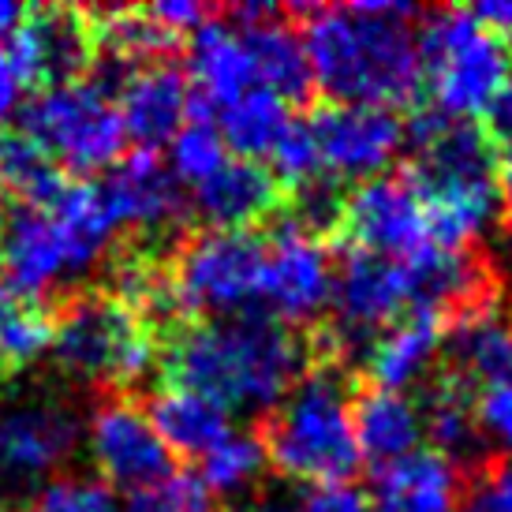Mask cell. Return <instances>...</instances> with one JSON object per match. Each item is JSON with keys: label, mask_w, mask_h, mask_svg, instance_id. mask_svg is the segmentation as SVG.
Returning a JSON list of instances; mask_svg holds the SVG:
<instances>
[{"label": "cell", "mask_w": 512, "mask_h": 512, "mask_svg": "<svg viewBox=\"0 0 512 512\" xmlns=\"http://www.w3.org/2000/svg\"><path fill=\"white\" fill-rule=\"evenodd\" d=\"M314 348L299 329L251 311L240 318L172 329L161 348V374L172 389L214 400L225 412L270 415L311 370Z\"/></svg>", "instance_id": "obj_1"}, {"label": "cell", "mask_w": 512, "mask_h": 512, "mask_svg": "<svg viewBox=\"0 0 512 512\" xmlns=\"http://www.w3.org/2000/svg\"><path fill=\"white\" fill-rule=\"evenodd\" d=\"M303 19V45L314 86L329 105L393 109L412 105L423 79L419 34L423 19L412 4H344V8H288Z\"/></svg>", "instance_id": "obj_2"}, {"label": "cell", "mask_w": 512, "mask_h": 512, "mask_svg": "<svg viewBox=\"0 0 512 512\" xmlns=\"http://www.w3.org/2000/svg\"><path fill=\"white\" fill-rule=\"evenodd\" d=\"M412 146L408 184L427 206L430 240L445 251H468L498 214V150L475 120H453L441 109H415L404 124Z\"/></svg>", "instance_id": "obj_3"}, {"label": "cell", "mask_w": 512, "mask_h": 512, "mask_svg": "<svg viewBox=\"0 0 512 512\" xmlns=\"http://www.w3.org/2000/svg\"><path fill=\"white\" fill-rule=\"evenodd\" d=\"M352 397L341 367L314 363L307 378L270 415H262L258 438L273 468L307 486H344L363 468L352 430Z\"/></svg>", "instance_id": "obj_4"}, {"label": "cell", "mask_w": 512, "mask_h": 512, "mask_svg": "<svg viewBox=\"0 0 512 512\" xmlns=\"http://www.w3.org/2000/svg\"><path fill=\"white\" fill-rule=\"evenodd\" d=\"M57 367L83 385L128 393L124 385L150 374L161 352L150 326L113 292H75L53 311Z\"/></svg>", "instance_id": "obj_5"}, {"label": "cell", "mask_w": 512, "mask_h": 512, "mask_svg": "<svg viewBox=\"0 0 512 512\" xmlns=\"http://www.w3.org/2000/svg\"><path fill=\"white\" fill-rule=\"evenodd\" d=\"M419 53L434 109L453 120L483 116L501 86L512 79L509 45L490 34L471 8H441L423 15Z\"/></svg>", "instance_id": "obj_6"}, {"label": "cell", "mask_w": 512, "mask_h": 512, "mask_svg": "<svg viewBox=\"0 0 512 512\" xmlns=\"http://www.w3.org/2000/svg\"><path fill=\"white\" fill-rule=\"evenodd\" d=\"M266 243L255 232H199L184 236L169 258L180 314H206L210 322L240 318L262 303Z\"/></svg>", "instance_id": "obj_7"}, {"label": "cell", "mask_w": 512, "mask_h": 512, "mask_svg": "<svg viewBox=\"0 0 512 512\" xmlns=\"http://www.w3.org/2000/svg\"><path fill=\"white\" fill-rule=\"evenodd\" d=\"M15 116H19V131L75 176L113 169L128 143L116 101L90 79L38 90L30 101H23V109Z\"/></svg>", "instance_id": "obj_8"}, {"label": "cell", "mask_w": 512, "mask_h": 512, "mask_svg": "<svg viewBox=\"0 0 512 512\" xmlns=\"http://www.w3.org/2000/svg\"><path fill=\"white\" fill-rule=\"evenodd\" d=\"M83 441L79 408L38 389L0 400V490H27L57 479Z\"/></svg>", "instance_id": "obj_9"}, {"label": "cell", "mask_w": 512, "mask_h": 512, "mask_svg": "<svg viewBox=\"0 0 512 512\" xmlns=\"http://www.w3.org/2000/svg\"><path fill=\"white\" fill-rule=\"evenodd\" d=\"M90 456L109 486L120 490H150L176 475V456L161 441L150 415L131 393H105L90 415Z\"/></svg>", "instance_id": "obj_10"}, {"label": "cell", "mask_w": 512, "mask_h": 512, "mask_svg": "<svg viewBox=\"0 0 512 512\" xmlns=\"http://www.w3.org/2000/svg\"><path fill=\"white\" fill-rule=\"evenodd\" d=\"M341 236L348 247H363L393 262H408L430 247L427 206L408 184V176H374L363 180L356 191H348L344 202Z\"/></svg>", "instance_id": "obj_11"}, {"label": "cell", "mask_w": 512, "mask_h": 512, "mask_svg": "<svg viewBox=\"0 0 512 512\" xmlns=\"http://www.w3.org/2000/svg\"><path fill=\"white\" fill-rule=\"evenodd\" d=\"M98 187L116 228H131L139 236H169L172 243L184 240L191 202L184 184L154 150H135L116 161Z\"/></svg>", "instance_id": "obj_12"}, {"label": "cell", "mask_w": 512, "mask_h": 512, "mask_svg": "<svg viewBox=\"0 0 512 512\" xmlns=\"http://www.w3.org/2000/svg\"><path fill=\"white\" fill-rule=\"evenodd\" d=\"M27 86H72L83 83L98 60V34L90 12L79 8H38L27 12L23 27L8 38Z\"/></svg>", "instance_id": "obj_13"}, {"label": "cell", "mask_w": 512, "mask_h": 512, "mask_svg": "<svg viewBox=\"0 0 512 512\" xmlns=\"http://www.w3.org/2000/svg\"><path fill=\"white\" fill-rule=\"evenodd\" d=\"M333 299V262L326 243L285 221L266 243L262 303L288 326L314 322Z\"/></svg>", "instance_id": "obj_14"}, {"label": "cell", "mask_w": 512, "mask_h": 512, "mask_svg": "<svg viewBox=\"0 0 512 512\" xmlns=\"http://www.w3.org/2000/svg\"><path fill=\"white\" fill-rule=\"evenodd\" d=\"M322 154V169L337 180H374L400 154L404 124L393 109L370 105H318L307 120Z\"/></svg>", "instance_id": "obj_15"}, {"label": "cell", "mask_w": 512, "mask_h": 512, "mask_svg": "<svg viewBox=\"0 0 512 512\" xmlns=\"http://www.w3.org/2000/svg\"><path fill=\"white\" fill-rule=\"evenodd\" d=\"M0 266L8 273V285L30 303L64 285L68 277H79L72 243L57 217L42 206H15L12 214L4 217Z\"/></svg>", "instance_id": "obj_16"}, {"label": "cell", "mask_w": 512, "mask_h": 512, "mask_svg": "<svg viewBox=\"0 0 512 512\" xmlns=\"http://www.w3.org/2000/svg\"><path fill=\"white\" fill-rule=\"evenodd\" d=\"M187 79L195 86L191 90V120H210L214 109L225 113L243 94H251L258 86V72L240 30L221 19H206L191 34Z\"/></svg>", "instance_id": "obj_17"}, {"label": "cell", "mask_w": 512, "mask_h": 512, "mask_svg": "<svg viewBox=\"0 0 512 512\" xmlns=\"http://www.w3.org/2000/svg\"><path fill=\"white\" fill-rule=\"evenodd\" d=\"M116 109L131 143L157 154V146L172 143L180 135L184 116L191 113V79L176 60L146 64L120 90Z\"/></svg>", "instance_id": "obj_18"}, {"label": "cell", "mask_w": 512, "mask_h": 512, "mask_svg": "<svg viewBox=\"0 0 512 512\" xmlns=\"http://www.w3.org/2000/svg\"><path fill=\"white\" fill-rule=\"evenodd\" d=\"M191 206V214H199L214 232H247L285 206V187L277 184V176L266 165L236 157L206 184L195 187Z\"/></svg>", "instance_id": "obj_19"}, {"label": "cell", "mask_w": 512, "mask_h": 512, "mask_svg": "<svg viewBox=\"0 0 512 512\" xmlns=\"http://www.w3.org/2000/svg\"><path fill=\"white\" fill-rule=\"evenodd\" d=\"M441 348L449 356V374L460 382H479L486 389L512 385V318H505L498 307L445 322Z\"/></svg>", "instance_id": "obj_20"}, {"label": "cell", "mask_w": 512, "mask_h": 512, "mask_svg": "<svg viewBox=\"0 0 512 512\" xmlns=\"http://www.w3.org/2000/svg\"><path fill=\"white\" fill-rule=\"evenodd\" d=\"M423 438H430L434 453L445 456L456 468L479 471L490 464L486 456V434L475 415V400H471L468 382H460L456 374H438L430 382L427 397H423Z\"/></svg>", "instance_id": "obj_21"}, {"label": "cell", "mask_w": 512, "mask_h": 512, "mask_svg": "<svg viewBox=\"0 0 512 512\" xmlns=\"http://www.w3.org/2000/svg\"><path fill=\"white\" fill-rule=\"evenodd\" d=\"M460 494V468L434 449H419L378 471L370 512H456Z\"/></svg>", "instance_id": "obj_22"}, {"label": "cell", "mask_w": 512, "mask_h": 512, "mask_svg": "<svg viewBox=\"0 0 512 512\" xmlns=\"http://www.w3.org/2000/svg\"><path fill=\"white\" fill-rule=\"evenodd\" d=\"M352 430H356L359 456L382 471L404 456L419 453L423 441V415L404 393L385 389H356L352 397Z\"/></svg>", "instance_id": "obj_23"}, {"label": "cell", "mask_w": 512, "mask_h": 512, "mask_svg": "<svg viewBox=\"0 0 512 512\" xmlns=\"http://www.w3.org/2000/svg\"><path fill=\"white\" fill-rule=\"evenodd\" d=\"M288 19V8L281 15L251 23V27H236L247 42V53L255 60L258 86L273 90L281 101L292 105H307L314 98V72L307 45H303V30H296Z\"/></svg>", "instance_id": "obj_24"}, {"label": "cell", "mask_w": 512, "mask_h": 512, "mask_svg": "<svg viewBox=\"0 0 512 512\" xmlns=\"http://www.w3.org/2000/svg\"><path fill=\"white\" fill-rule=\"evenodd\" d=\"M445 341V318L430 311L404 314L397 326H389L370 348L367 370L374 378V389L385 393H404L415 382L427 378L430 363L441 352Z\"/></svg>", "instance_id": "obj_25"}, {"label": "cell", "mask_w": 512, "mask_h": 512, "mask_svg": "<svg viewBox=\"0 0 512 512\" xmlns=\"http://www.w3.org/2000/svg\"><path fill=\"white\" fill-rule=\"evenodd\" d=\"M146 415L157 427L161 441L172 449V456H199L202 460L232 434L225 408H217L214 400L199 397V393L172 389V385L146 404Z\"/></svg>", "instance_id": "obj_26"}, {"label": "cell", "mask_w": 512, "mask_h": 512, "mask_svg": "<svg viewBox=\"0 0 512 512\" xmlns=\"http://www.w3.org/2000/svg\"><path fill=\"white\" fill-rule=\"evenodd\" d=\"M45 210L57 217L68 243H72L75 270H94L105 258V251L113 247L116 236V221L109 214V206H105L101 187L90 184V180H72V184H64V191Z\"/></svg>", "instance_id": "obj_27"}, {"label": "cell", "mask_w": 512, "mask_h": 512, "mask_svg": "<svg viewBox=\"0 0 512 512\" xmlns=\"http://www.w3.org/2000/svg\"><path fill=\"white\" fill-rule=\"evenodd\" d=\"M64 172L42 146L19 128H0V191L15 195L19 206H53L64 191Z\"/></svg>", "instance_id": "obj_28"}, {"label": "cell", "mask_w": 512, "mask_h": 512, "mask_svg": "<svg viewBox=\"0 0 512 512\" xmlns=\"http://www.w3.org/2000/svg\"><path fill=\"white\" fill-rule=\"evenodd\" d=\"M288 124H292L288 101H281L266 86H255L251 94H243L236 105H228L221 113L217 131L228 150H236L243 161H255V157L273 154V146L285 135Z\"/></svg>", "instance_id": "obj_29"}, {"label": "cell", "mask_w": 512, "mask_h": 512, "mask_svg": "<svg viewBox=\"0 0 512 512\" xmlns=\"http://www.w3.org/2000/svg\"><path fill=\"white\" fill-rule=\"evenodd\" d=\"M266 445L255 434H240L232 430L221 445H214L210 453L202 456L199 479L214 498H236L251 483H258V475L266 471Z\"/></svg>", "instance_id": "obj_30"}, {"label": "cell", "mask_w": 512, "mask_h": 512, "mask_svg": "<svg viewBox=\"0 0 512 512\" xmlns=\"http://www.w3.org/2000/svg\"><path fill=\"white\" fill-rule=\"evenodd\" d=\"M53 344V311L12 299L0 311V374H19Z\"/></svg>", "instance_id": "obj_31"}, {"label": "cell", "mask_w": 512, "mask_h": 512, "mask_svg": "<svg viewBox=\"0 0 512 512\" xmlns=\"http://www.w3.org/2000/svg\"><path fill=\"white\" fill-rule=\"evenodd\" d=\"M225 165H228V146L214 120H191L169 143V169L187 187L206 184Z\"/></svg>", "instance_id": "obj_32"}, {"label": "cell", "mask_w": 512, "mask_h": 512, "mask_svg": "<svg viewBox=\"0 0 512 512\" xmlns=\"http://www.w3.org/2000/svg\"><path fill=\"white\" fill-rule=\"evenodd\" d=\"M27 512H120V505H116L113 486L101 479L57 475L30 498Z\"/></svg>", "instance_id": "obj_33"}, {"label": "cell", "mask_w": 512, "mask_h": 512, "mask_svg": "<svg viewBox=\"0 0 512 512\" xmlns=\"http://www.w3.org/2000/svg\"><path fill=\"white\" fill-rule=\"evenodd\" d=\"M273 176H277V184L288 191H296V187L311 184L322 176V154H318V143H314V131L311 124H303V120H292L285 128V135L277 139L273 146Z\"/></svg>", "instance_id": "obj_34"}, {"label": "cell", "mask_w": 512, "mask_h": 512, "mask_svg": "<svg viewBox=\"0 0 512 512\" xmlns=\"http://www.w3.org/2000/svg\"><path fill=\"white\" fill-rule=\"evenodd\" d=\"M120 512H217V505H214V494L202 486L199 475L176 471L165 483L131 494L128 509Z\"/></svg>", "instance_id": "obj_35"}, {"label": "cell", "mask_w": 512, "mask_h": 512, "mask_svg": "<svg viewBox=\"0 0 512 512\" xmlns=\"http://www.w3.org/2000/svg\"><path fill=\"white\" fill-rule=\"evenodd\" d=\"M456 512H512V460H490L464 486Z\"/></svg>", "instance_id": "obj_36"}, {"label": "cell", "mask_w": 512, "mask_h": 512, "mask_svg": "<svg viewBox=\"0 0 512 512\" xmlns=\"http://www.w3.org/2000/svg\"><path fill=\"white\" fill-rule=\"evenodd\" d=\"M475 415L486 441H498L505 453H512V385L483 389V397L475 400Z\"/></svg>", "instance_id": "obj_37"}, {"label": "cell", "mask_w": 512, "mask_h": 512, "mask_svg": "<svg viewBox=\"0 0 512 512\" xmlns=\"http://www.w3.org/2000/svg\"><path fill=\"white\" fill-rule=\"evenodd\" d=\"M299 512H370L363 490L352 483L344 486H311L303 498L296 501Z\"/></svg>", "instance_id": "obj_38"}, {"label": "cell", "mask_w": 512, "mask_h": 512, "mask_svg": "<svg viewBox=\"0 0 512 512\" xmlns=\"http://www.w3.org/2000/svg\"><path fill=\"white\" fill-rule=\"evenodd\" d=\"M486 139L494 143V150H505L512 157V79L498 90V98L486 109Z\"/></svg>", "instance_id": "obj_39"}, {"label": "cell", "mask_w": 512, "mask_h": 512, "mask_svg": "<svg viewBox=\"0 0 512 512\" xmlns=\"http://www.w3.org/2000/svg\"><path fill=\"white\" fill-rule=\"evenodd\" d=\"M23 90H27V79L19 72L12 49L0 45V120H8L23 109Z\"/></svg>", "instance_id": "obj_40"}, {"label": "cell", "mask_w": 512, "mask_h": 512, "mask_svg": "<svg viewBox=\"0 0 512 512\" xmlns=\"http://www.w3.org/2000/svg\"><path fill=\"white\" fill-rule=\"evenodd\" d=\"M471 15L483 23L490 34H498L501 42H512V0H498V4H479L471 8Z\"/></svg>", "instance_id": "obj_41"}, {"label": "cell", "mask_w": 512, "mask_h": 512, "mask_svg": "<svg viewBox=\"0 0 512 512\" xmlns=\"http://www.w3.org/2000/svg\"><path fill=\"white\" fill-rule=\"evenodd\" d=\"M23 19H27V8H23V4L0 0V38H12L15 30L23 27Z\"/></svg>", "instance_id": "obj_42"}, {"label": "cell", "mask_w": 512, "mask_h": 512, "mask_svg": "<svg viewBox=\"0 0 512 512\" xmlns=\"http://www.w3.org/2000/svg\"><path fill=\"white\" fill-rule=\"evenodd\" d=\"M498 195H501V214H505V236L512 240V157L505 161V169L498 172Z\"/></svg>", "instance_id": "obj_43"}, {"label": "cell", "mask_w": 512, "mask_h": 512, "mask_svg": "<svg viewBox=\"0 0 512 512\" xmlns=\"http://www.w3.org/2000/svg\"><path fill=\"white\" fill-rule=\"evenodd\" d=\"M247 512H299V509H296V501L292 498H281V494H262V498H258Z\"/></svg>", "instance_id": "obj_44"}, {"label": "cell", "mask_w": 512, "mask_h": 512, "mask_svg": "<svg viewBox=\"0 0 512 512\" xmlns=\"http://www.w3.org/2000/svg\"><path fill=\"white\" fill-rule=\"evenodd\" d=\"M8 303H12V296H8V288L0 285V311H4V307H8Z\"/></svg>", "instance_id": "obj_45"}, {"label": "cell", "mask_w": 512, "mask_h": 512, "mask_svg": "<svg viewBox=\"0 0 512 512\" xmlns=\"http://www.w3.org/2000/svg\"><path fill=\"white\" fill-rule=\"evenodd\" d=\"M4 217H8V214H4V206H0V232H4Z\"/></svg>", "instance_id": "obj_46"}]
</instances>
